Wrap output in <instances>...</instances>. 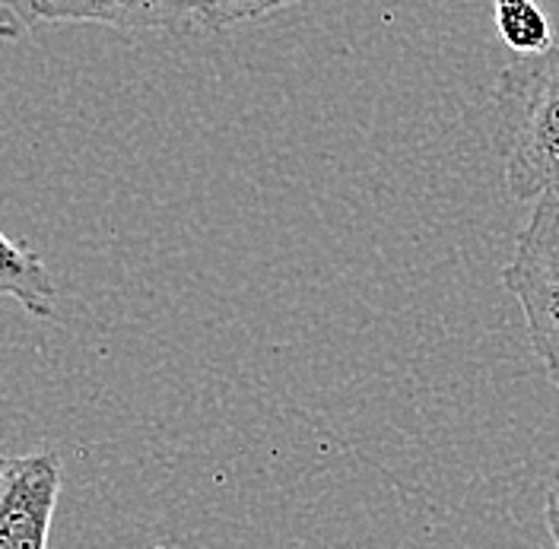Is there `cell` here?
<instances>
[{"label": "cell", "mask_w": 559, "mask_h": 549, "mask_svg": "<svg viewBox=\"0 0 559 549\" xmlns=\"http://www.w3.org/2000/svg\"><path fill=\"white\" fill-rule=\"evenodd\" d=\"M3 267H0V293L16 299L35 318H51L58 311V286L41 264L38 251L13 236H0Z\"/></svg>", "instance_id": "obj_5"}, {"label": "cell", "mask_w": 559, "mask_h": 549, "mask_svg": "<svg viewBox=\"0 0 559 549\" xmlns=\"http://www.w3.org/2000/svg\"><path fill=\"white\" fill-rule=\"evenodd\" d=\"M58 454H7L0 464V549H48L61 496Z\"/></svg>", "instance_id": "obj_4"}, {"label": "cell", "mask_w": 559, "mask_h": 549, "mask_svg": "<svg viewBox=\"0 0 559 549\" xmlns=\"http://www.w3.org/2000/svg\"><path fill=\"white\" fill-rule=\"evenodd\" d=\"M29 16L45 23H99L108 29L131 35H216L261 16H277L283 3H245V0H223V3H115V0H33Z\"/></svg>", "instance_id": "obj_3"}, {"label": "cell", "mask_w": 559, "mask_h": 549, "mask_svg": "<svg viewBox=\"0 0 559 549\" xmlns=\"http://www.w3.org/2000/svg\"><path fill=\"white\" fill-rule=\"evenodd\" d=\"M502 286L519 299L531 346L559 387V191L531 206Z\"/></svg>", "instance_id": "obj_2"}, {"label": "cell", "mask_w": 559, "mask_h": 549, "mask_svg": "<svg viewBox=\"0 0 559 549\" xmlns=\"http://www.w3.org/2000/svg\"><path fill=\"white\" fill-rule=\"evenodd\" d=\"M544 517H547V530H550V540L559 549V467L554 474V482L547 489V502H544Z\"/></svg>", "instance_id": "obj_7"}, {"label": "cell", "mask_w": 559, "mask_h": 549, "mask_svg": "<svg viewBox=\"0 0 559 549\" xmlns=\"http://www.w3.org/2000/svg\"><path fill=\"white\" fill-rule=\"evenodd\" d=\"M492 16H496L499 38L512 51H519V58L544 55L557 45L547 13L531 0H502V3H496Z\"/></svg>", "instance_id": "obj_6"}, {"label": "cell", "mask_w": 559, "mask_h": 549, "mask_svg": "<svg viewBox=\"0 0 559 549\" xmlns=\"http://www.w3.org/2000/svg\"><path fill=\"white\" fill-rule=\"evenodd\" d=\"M489 99V138L506 191L534 206L559 191V41L544 55L515 58Z\"/></svg>", "instance_id": "obj_1"}]
</instances>
